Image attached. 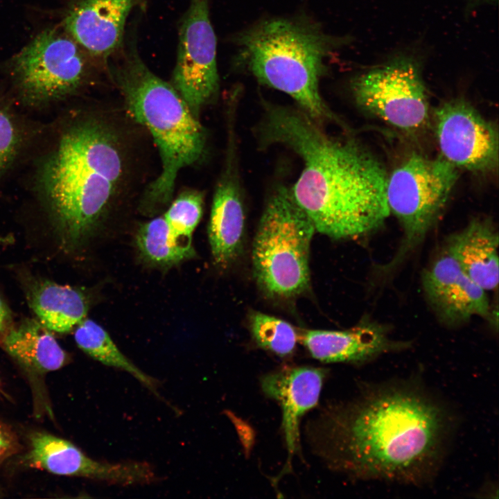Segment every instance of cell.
Returning <instances> with one entry per match:
<instances>
[{"label":"cell","instance_id":"1","mask_svg":"<svg viewBox=\"0 0 499 499\" xmlns=\"http://www.w3.org/2000/svg\"><path fill=\"white\" fill-rule=\"evenodd\" d=\"M416 378L366 383L326 405L308 439L327 466L349 478L421 486L443 464L455 417Z\"/></svg>","mask_w":499,"mask_h":499},{"label":"cell","instance_id":"2","mask_svg":"<svg viewBox=\"0 0 499 499\" xmlns=\"http://www.w3.org/2000/svg\"><path fill=\"white\" fill-rule=\"evenodd\" d=\"M141 128L124 109L82 111L44 156L37 184L66 252L82 247L116 206L136 194L144 166Z\"/></svg>","mask_w":499,"mask_h":499},{"label":"cell","instance_id":"3","mask_svg":"<svg viewBox=\"0 0 499 499\" xmlns=\"http://www.w3.org/2000/svg\"><path fill=\"white\" fill-rule=\"evenodd\" d=\"M261 144H279L302 160L292 195L315 231L336 240L372 233L390 215L388 173L381 161L351 137L332 136L300 109L265 103Z\"/></svg>","mask_w":499,"mask_h":499},{"label":"cell","instance_id":"4","mask_svg":"<svg viewBox=\"0 0 499 499\" xmlns=\"http://www.w3.org/2000/svg\"><path fill=\"white\" fill-rule=\"evenodd\" d=\"M106 64L123 109L150 134L158 149L161 172L146 186L139 203L141 211L155 213L172 201L180 172L205 155L207 133L173 85L146 66L133 40L116 60Z\"/></svg>","mask_w":499,"mask_h":499},{"label":"cell","instance_id":"5","mask_svg":"<svg viewBox=\"0 0 499 499\" xmlns=\"http://www.w3.org/2000/svg\"><path fill=\"white\" fill-rule=\"evenodd\" d=\"M236 40L246 66L260 83L290 96L318 124L343 127L319 87L332 38L309 22L274 18L256 24Z\"/></svg>","mask_w":499,"mask_h":499},{"label":"cell","instance_id":"6","mask_svg":"<svg viewBox=\"0 0 499 499\" xmlns=\"http://www.w3.org/2000/svg\"><path fill=\"white\" fill-rule=\"evenodd\" d=\"M315 231L291 188L277 186L267 200L252 248L254 279L265 295L283 300L307 291L310 247Z\"/></svg>","mask_w":499,"mask_h":499},{"label":"cell","instance_id":"7","mask_svg":"<svg viewBox=\"0 0 499 499\" xmlns=\"http://www.w3.org/2000/svg\"><path fill=\"white\" fill-rule=\"evenodd\" d=\"M457 178V168L440 155L430 158L417 152L388 175L387 202L403 238L385 268H394L423 240L441 215Z\"/></svg>","mask_w":499,"mask_h":499},{"label":"cell","instance_id":"8","mask_svg":"<svg viewBox=\"0 0 499 499\" xmlns=\"http://www.w3.org/2000/svg\"><path fill=\"white\" fill-rule=\"evenodd\" d=\"M12 76L28 104L54 103L78 92L89 78L81 47L55 29L37 35L14 58Z\"/></svg>","mask_w":499,"mask_h":499},{"label":"cell","instance_id":"9","mask_svg":"<svg viewBox=\"0 0 499 499\" xmlns=\"http://www.w3.org/2000/svg\"><path fill=\"white\" fill-rule=\"evenodd\" d=\"M351 90L362 111L401 132H418L429 122L424 82L409 59L399 58L356 76Z\"/></svg>","mask_w":499,"mask_h":499},{"label":"cell","instance_id":"10","mask_svg":"<svg viewBox=\"0 0 499 499\" xmlns=\"http://www.w3.org/2000/svg\"><path fill=\"white\" fill-rule=\"evenodd\" d=\"M170 84L200 119L202 109L219 91L216 37L209 0H191L179 30L176 64Z\"/></svg>","mask_w":499,"mask_h":499},{"label":"cell","instance_id":"11","mask_svg":"<svg viewBox=\"0 0 499 499\" xmlns=\"http://www.w3.org/2000/svg\"><path fill=\"white\" fill-rule=\"evenodd\" d=\"M440 155L457 168L493 172L498 165L497 128L470 103L454 99L435 112Z\"/></svg>","mask_w":499,"mask_h":499},{"label":"cell","instance_id":"12","mask_svg":"<svg viewBox=\"0 0 499 499\" xmlns=\"http://www.w3.org/2000/svg\"><path fill=\"white\" fill-rule=\"evenodd\" d=\"M27 464L50 473L80 476L128 486L154 482L157 476L146 462L107 463L94 460L72 443L47 433L36 432L30 437Z\"/></svg>","mask_w":499,"mask_h":499},{"label":"cell","instance_id":"13","mask_svg":"<svg viewBox=\"0 0 499 499\" xmlns=\"http://www.w3.org/2000/svg\"><path fill=\"white\" fill-rule=\"evenodd\" d=\"M422 287L444 324L455 326L472 317L490 316L487 291L475 283L446 249L423 272Z\"/></svg>","mask_w":499,"mask_h":499},{"label":"cell","instance_id":"14","mask_svg":"<svg viewBox=\"0 0 499 499\" xmlns=\"http://www.w3.org/2000/svg\"><path fill=\"white\" fill-rule=\"evenodd\" d=\"M141 0H76L64 21L70 37L105 63L121 48L128 17Z\"/></svg>","mask_w":499,"mask_h":499},{"label":"cell","instance_id":"15","mask_svg":"<svg viewBox=\"0 0 499 499\" xmlns=\"http://www.w3.org/2000/svg\"><path fill=\"white\" fill-rule=\"evenodd\" d=\"M229 137L225 167L213 193L208 227L215 263L227 268L242 250L245 216L238 182L234 134Z\"/></svg>","mask_w":499,"mask_h":499},{"label":"cell","instance_id":"16","mask_svg":"<svg viewBox=\"0 0 499 499\" xmlns=\"http://www.w3.org/2000/svg\"><path fill=\"white\" fill-rule=\"evenodd\" d=\"M298 341L314 358L328 363L364 364L409 346L392 340L382 325L367 321L342 331L303 330Z\"/></svg>","mask_w":499,"mask_h":499},{"label":"cell","instance_id":"17","mask_svg":"<svg viewBox=\"0 0 499 499\" xmlns=\"http://www.w3.org/2000/svg\"><path fill=\"white\" fill-rule=\"evenodd\" d=\"M325 374L320 368L286 367L261 378L263 393L275 400L282 411V429L288 454V463L298 448L300 419L317 405Z\"/></svg>","mask_w":499,"mask_h":499},{"label":"cell","instance_id":"18","mask_svg":"<svg viewBox=\"0 0 499 499\" xmlns=\"http://www.w3.org/2000/svg\"><path fill=\"white\" fill-rule=\"evenodd\" d=\"M464 272L484 290L498 285V234L487 220L474 219L450 238L446 248Z\"/></svg>","mask_w":499,"mask_h":499},{"label":"cell","instance_id":"19","mask_svg":"<svg viewBox=\"0 0 499 499\" xmlns=\"http://www.w3.org/2000/svg\"><path fill=\"white\" fill-rule=\"evenodd\" d=\"M28 299L40 322L58 333L70 331L87 312V300L80 290L48 281L35 283Z\"/></svg>","mask_w":499,"mask_h":499},{"label":"cell","instance_id":"20","mask_svg":"<svg viewBox=\"0 0 499 499\" xmlns=\"http://www.w3.org/2000/svg\"><path fill=\"white\" fill-rule=\"evenodd\" d=\"M49 331L41 322L28 319L11 329L3 343L11 356L33 370H57L67 356Z\"/></svg>","mask_w":499,"mask_h":499},{"label":"cell","instance_id":"21","mask_svg":"<svg viewBox=\"0 0 499 499\" xmlns=\"http://www.w3.org/2000/svg\"><path fill=\"white\" fill-rule=\"evenodd\" d=\"M136 244L142 259L150 265L168 268L195 255L191 240L176 237L164 216L155 218L139 229Z\"/></svg>","mask_w":499,"mask_h":499},{"label":"cell","instance_id":"22","mask_svg":"<svg viewBox=\"0 0 499 499\" xmlns=\"http://www.w3.org/2000/svg\"><path fill=\"white\" fill-rule=\"evenodd\" d=\"M74 338L78 346L94 359L129 373L159 397L157 380L125 356L106 331L95 322L88 319L82 320L75 331Z\"/></svg>","mask_w":499,"mask_h":499},{"label":"cell","instance_id":"23","mask_svg":"<svg viewBox=\"0 0 499 499\" xmlns=\"http://www.w3.org/2000/svg\"><path fill=\"white\" fill-rule=\"evenodd\" d=\"M250 328L256 344L281 357L292 353L298 333L288 322L261 312L250 315Z\"/></svg>","mask_w":499,"mask_h":499},{"label":"cell","instance_id":"24","mask_svg":"<svg viewBox=\"0 0 499 499\" xmlns=\"http://www.w3.org/2000/svg\"><path fill=\"white\" fill-rule=\"evenodd\" d=\"M203 204V194L194 189L182 191L170 202L163 216L176 237L191 240V234L202 218Z\"/></svg>","mask_w":499,"mask_h":499},{"label":"cell","instance_id":"25","mask_svg":"<svg viewBox=\"0 0 499 499\" xmlns=\"http://www.w3.org/2000/svg\"><path fill=\"white\" fill-rule=\"evenodd\" d=\"M21 139L16 118L7 108L0 105V176L16 157Z\"/></svg>","mask_w":499,"mask_h":499},{"label":"cell","instance_id":"26","mask_svg":"<svg viewBox=\"0 0 499 499\" xmlns=\"http://www.w3.org/2000/svg\"><path fill=\"white\" fill-rule=\"evenodd\" d=\"M12 439L6 429L0 424V459L10 450Z\"/></svg>","mask_w":499,"mask_h":499},{"label":"cell","instance_id":"27","mask_svg":"<svg viewBox=\"0 0 499 499\" xmlns=\"http://www.w3.org/2000/svg\"><path fill=\"white\" fill-rule=\"evenodd\" d=\"M10 319V311L0 298V331H2L9 323Z\"/></svg>","mask_w":499,"mask_h":499}]
</instances>
